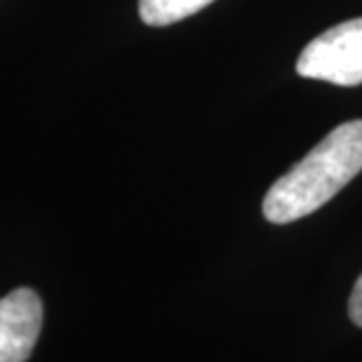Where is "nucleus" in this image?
Segmentation results:
<instances>
[{"label": "nucleus", "mask_w": 362, "mask_h": 362, "mask_svg": "<svg viewBox=\"0 0 362 362\" xmlns=\"http://www.w3.org/2000/svg\"><path fill=\"white\" fill-rule=\"evenodd\" d=\"M362 171V119L339 124L269 187L262 213L274 225L306 218Z\"/></svg>", "instance_id": "obj_1"}, {"label": "nucleus", "mask_w": 362, "mask_h": 362, "mask_svg": "<svg viewBox=\"0 0 362 362\" xmlns=\"http://www.w3.org/2000/svg\"><path fill=\"white\" fill-rule=\"evenodd\" d=\"M297 73L337 87L362 84V17L344 21L313 37L299 54Z\"/></svg>", "instance_id": "obj_2"}, {"label": "nucleus", "mask_w": 362, "mask_h": 362, "mask_svg": "<svg viewBox=\"0 0 362 362\" xmlns=\"http://www.w3.org/2000/svg\"><path fill=\"white\" fill-rule=\"evenodd\" d=\"M42 329V299L17 288L0 297V362H26Z\"/></svg>", "instance_id": "obj_3"}, {"label": "nucleus", "mask_w": 362, "mask_h": 362, "mask_svg": "<svg viewBox=\"0 0 362 362\" xmlns=\"http://www.w3.org/2000/svg\"><path fill=\"white\" fill-rule=\"evenodd\" d=\"M213 0H141L138 12L148 26H168L202 12Z\"/></svg>", "instance_id": "obj_4"}, {"label": "nucleus", "mask_w": 362, "mask_h": 362, "mask_svg": "<svg viewBox=\"0 0 362 362\" xmlns=\"http://www.w3.org/2000/svg\"><path fill=\"white\" fill-rule=\"evenodd\" d=\"M349 315L358 327H362V276L356 281V288H353V292H351Z\"/></svg>", "instance_id": "obj_5"}]
</instances>
